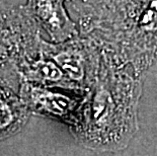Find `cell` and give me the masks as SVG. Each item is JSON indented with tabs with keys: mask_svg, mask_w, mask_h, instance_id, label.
<instances>
[{
	"mask_svg": "<svg viewBox=\"0 0 157 156\" xmlns=\"http://www.w3.org/2000/svg\"><path fill=\"white\" fill-rule=\"evenodd\" d=\"M43 55L53 60L76 89L87 93L98 77L101 51L92 40L79 35L63 43L42 40Z\"/></svg>",
	"mask_w": 157,
	"mask_h": 156,
	"instance_id": "277c9868",
	"label": "cell"
},
{
	"mask_svg": "<svg viewBox=\"0 0 157 156\" xmlns=\"http://www.w3.org/2000/svg\"><path fill=\"white\" fill-rule=\"evenodd\" d=\"M18 73L21 81L45 87L61 88L79 92L59 66L50 58L43 55L42 52L38 57L21 63L18 67Z\"/></svg>",
	"mask_w": 157,
	"mask_h": 156,
	"instance_id": "ba28073f",
	"label": "cell"
},
{
	"mask_svg": "<svg viewBox=\"0 0 157 156\" xmlns=\"http://www.w3.org/2000/svg\"><path fill=\"white\" fill-rule=\"evenodd\" d=\"M19 88L18 81L0 73V140L21 132L32 115L19 97Z\"/></svg>",
	"mask_w": 157,
	"mask_h": 156,
	"instance_id": "52a82bcc",
	"label": "cell"
},
{
	"mask_svg": "<svg viewBox=\"0 0 157 156\" xmlns=\"http://www.w3.org/2000/svg\"><path fill=\"white\" fill-rule=\"evenodd\" d=\"M88 0H65V2H69L70 4H81V3H85Z\"/></svg>",
	"mask_w": 157,
	"mask_h": 156,
	"instance_id": "9c48e42d",
	"label": "cell"
},
{
	"mask_svg": "<svg viewBox=\"0 0 157 156\" xmlns=\"http://www.w3.org/2000/svg\"><path fill=\"white\" fill-rule=\"evenodd\" d=\"M41 28L22 6L0 4V70L16 69L41 54Z\"/></svg>",
	"mask_w": 157,
	"mask_h": 156,
	"instance_id": "3957f363",
	"label": "cell"
},
{
	"mask_svg": "<svg viewBox=\"0 0 157 156\" xmlns=\"http://www.w3.org/2000/svg\"><path fill=\"white\" fill-rule=\"evenodd\" d=\"M19 97L33 115L62 122L70 128L77 122L85 94L21 81Z\"/></svg>",
	"mask_w": 157,
	"mask_h": 156,
	"instance_id": "5b68a950",
	"label": "cell"
},
{
	"mask_svg": "<svg viewBox=\"0 0 157 156\" xmlns=\"http://www.w3.org/2000/svg\"><path fill=\"white\" fill-rule=\"evenodd\" d=\"M23 7L53 43H63L80 35L77 22L67 11L65 0H26Z\"/></svg>",
	"mask_w": 157,
	"mask_h": 156,
	"instance_id": "8992f818",
	"label": "cell"
},
{
	"mask_svg": "<svg viewBox=\"0 0 157 156\" xmlns=\"http://www.w3.org/2000/svg\"><path fill=\"white\" fill-rule=\"evenodd\" d=\"M143 78L101 53L98 77L85 95L77 122L70 128L77 141L98 151L126 148L137 129Z\"/></svg>",
	"mask_w": 157,
	"mask_h": 156,
	"instance_id": "7a4b0ae2",
	"label": "cell"
},
{
	"mask_svg": "<svg viewBox=\"0 0 157 156\" xmlns=\"http://www.w3.org/2000/svg\"><path fill=\"white\" fill-rule=\"evenodd\" d=\"M71 6L79 34L113 63L145 76L157 62V0H88Z\"/></svg>",
	"mask_w": 157,
	"mask_h": 156,
	"instance_id": "6da1fadb",
	"label": "cell"
}]
</instances>
